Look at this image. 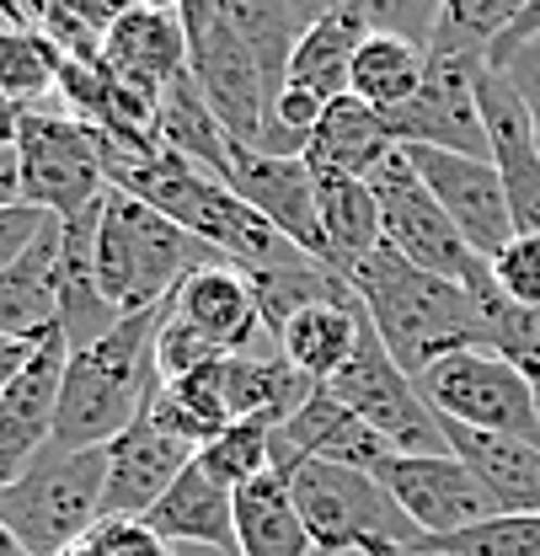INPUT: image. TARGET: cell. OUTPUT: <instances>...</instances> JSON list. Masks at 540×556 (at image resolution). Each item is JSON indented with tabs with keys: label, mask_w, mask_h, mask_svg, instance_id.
<instances>
[{
	"label": "cell",
	"mask_w": 540,
	"mask_h": 556,
	"mask_svg": "<svg viewBox=\"0 0 540 556\" xmlns=\"http://www.w3.org/2000/svg\"><path fill=\"white\" fill-rule=\"evenodd\" d=\"M353 294L364 300V316L375 327V338L391 348V358L417 380L428 364L487 348V311L466 283L439 278L417 263H406L397 247L369 252L353 274Z\"/></svg>",
	"instance_id": "1"
},
{
	"label": "cell",
	"mask_w": 540,
	"mask_h": 556,
	"mask_svg": "<svg viewBox=\"0 0 540 556\" xmlns=\"http://www.w3.org/2000/svg\"><path fill=\"white\" fill-rule=\"evenodd\" d=\"M161 316H166V305L139 311V316H124L91 348H70L54 450H108L118 433H129L150 413V396L161 386V375H155Z\"/></svg>",
	"instance_id": "2"
},
{
	"label": "cell",
	"mask_w": 540,
	"mask_h": 556,
	"mask_svg": "<svg viewBox=\"0 0 540 556\" xmlns=\"http://www.w3.org/2000/svg\"><path fill=\"white\" fill-rule=\"evenodd\" d=\"M203 263H219L199 236H188L177 219L145 199L108 188L102 193V219H97V278L102 294L118 305V316L161 311L183 289V278L199 274Z\"/></svg>",
	"instance_id": "3"
},
{
	"label": "cell",
	"mask_w": 540,
	"mask_h": 556,
	"mask_svg": "<svg viewBox=\"0 0 540 556\" xmlns=\"http://www.w3.org/2000/svg\"><path fill=\"white\" fill-rule=\"evenodd\" d=\"M289 486L322 556H386L423 535L386 492V482L369 471L338 460H300L289 466Z\"/></svg>",
	"instance_id": "4"
},
{
	"label": "cell",
	"mask_w": 540,
	"mask_h": 556,
	"mask_svg": "<svg viewBox=\"0 0 540 556\" xmlns=\"http://www.w3.org/2000/svg\"><path fill=\"white\" fill-rule=\"evenodd\" d=\"M108 450H43L22 477L0 482V525L33 556H65L97 519Z\"/></svg>",
	"instance_id": "5"
},
{
	"label": "cell",
	"mask_w": 540,
	"mask_h": 556,
	"mask_svg": "<svg viewBox=\"0 0 540 556\" xmlns=\"http://www.w3.org/2000/svg\"><path fill=\"white\" fill-rule=\"evenodd\" d=\"M369 188H375V199H380L386 247H397L406 263H417V268H428V274L466 283L476 300L492 289V263L455 230V219L428 193V182L417 177V166H412L406 150L386 155V161L369 172Z\"/></svg>",
	"instance_id": "6"
},
{
	"label": "cell",
	"mask_w": 540,
	"mask_h": 556,
	"mask_svg": "<svg viewBox=\"0 0 540 556\" xmlns=\"http://www.w3.org/2000/svg\"><path fill=\"white\" fill-rule=\"evenodd\" d=\"M417 391L444 422H461L476 433L525 439L540 444V402L519 364H508L492 348H466L417 375Z\"/></svg>",
	"instance_id": "7"
},
{
	"label": "cell",
	"mask_w": 540,
	"mask_h": 556,
	"mask_svg": "<svg viewBox=\"0 0 540 556\" xmlns=\"http://www.w3.org/2000/svg\"><path fill=\"white\" fill-rule=\"evenodd\" d=\"M16 166H22V199L54 219L91 208L108 182V139L91 124L70 118L65 108H27L16 135Z\"/></svg>",
	"instance_id": "8"
},
{
	"label": "cell",
	"mask_w": 540,
	"mask_h": 556,
	"mask_svg": "<svg viewBox=\"0 0 540 556\" xmlns=\"http://www.w3.org/2000/svg\"><path fill=\"white\" fill-rule=\"evenodd\" d=\"M327 391L353 417H364L397 455H450L444 417L423 402L417 380L391 358V348L375 338V327H364L353 358L327 380Z\"/></svg>",
	"instance_id": "9"
},
{
	"label": "cell",
	"mask_w": 540,
	"mask_h": 556,
	"mask_svg": "<svg viewBox=\"0 0 540 556\" xmlns=\"http://www.w3.org/2000/svg\"><path fill=\"white\" fill-rule=\"evenodd\" d=\"M476 70L481 60H434L428 54V75L423 86L406 97L402 108L386 113V129L397 144H423V150H455V155H487V118L476 102Z\"/></svg>",
	"instance_id": "10"
},
{
	"label": "cell",
	"mask_w": 540,
	"mask_h": 556,
	"mask_svg": "<svg viewBox=\"0 0 540 556\" xmlns=\"http://www.w3.org/2000/svg\"><path fill=\"white\" fill-rule=\"evenodd\" d=\"M417 166V177L428 182V193L444 204V214L455 219V230L472 241L476 252L492 263L514 236V208L503 193V177L487 155H455V150H423V144H402Z\"/></svg>",
	"instance_id": "11"
},
{
	"label": "cell",
	"mask_w": 540,
	"mask_h": 556,
	"mask_svg": "<svg viewBox=\"0 0 540 556\" xmlns=\"http://www.w3.org/2000/svg\"><path fill=\"white\" fill-rule=\"evenodd\" d=\"M225 182L258 208L284 241H294L305 257L332 268V252H327V236H322V199H316L322 177L305 166V155H263V150L236 144Z\"/></svg>",
	"instance_id": "12"
},
{
	"label": "cell",
	"mask_w": 540,
	"mask_h": 556,
	"mask_svg": "<svg viewBox=\"0 0 540 556\" xmlns=\"http://www.w3.org/2000/svg\"><path fill=\"white\" fill-rule=\"evenodd\" d=\"M65 364H70V338L49 332V338L33 343V358L22 364V375L0 391V482L22 477L54 444Z\"/></svg>",
	"instance_id": "13"
},
{
	"label": "cell",
	"mask_w": 540,
	"mask_h": 556,
	"mask_svg": "<svg viewBox=\"0 0 540 556\" xmlns=\"http://www.w3.org/2000/svg\"><path fill=\"white\" fill-rule=\"evenodd\" d=\"M380 482L423 535H455L498 514L487 486L476 482V471L455 450L450 455H391Z\"/></svg>",
	"instance_id": "14"
},
{
	"label": "cell",
	"mask_w": 540,
	"mask_h": 556,
	"mask_svg": "<svg viewBox=\"0 0 540 556\" xmlns=\"http://www.w3.org/2000/svg\"><path fill=\"white\" fill-rule=\"evenodd\" d=\"M199 460L193 444L166 433L155 417H139L129 433L108 444V486H102V519H145L172 482Z\"/></svg>",
	"instance_id": "15"
},
{
	"label": "cell",
	"mask_w": 540,
	"mask_h": 556,
	"mask_svg": "<svg viewBox=\"0 0 540 556\" xmlns=\"http://www.w3.org/2000/svg\"><path fill=\"white\" fill-rule=\"evenodd\" d=\"M476 102H481V118H487L492 166L503 177L514 225L540 236V139H536V124H530V108L519 102V91L492 65L476 70Z\"/></svg>",
	"instance_id": "16"
},
{
	"label": "cell",
	"mask_w": 540,
	"mask_h": 556,
	"mask_svg": "<svg viewBox=\"0 0 540 556\" xmlns=\"http://www.w3.org/2000/svg\"><path fill=\"white\" fill-rule=\"evenodd\" d=\"M188 27L177 11H150V5H129L118 16V27L102 43V65L113 70L124 86H135L145 97H161L172 80L188 75Z\"/></svg>",
	"instance_id": "17"
},
{
	"label": "cell",
	"mask_w": 540,
	"mask_h": 556,
	"mask_svg": "<svg viewBox=\"0 0 540 556\" xmlns=\"http://www.w3.org/2000/svg\"><path fill=\"white\" fill-rule=\"evenodd\" d=\"M172 311L183 321H193L203 338H214L219 353H247V348L273 338L252 278L241 268H230V263H203L199 274L183 278V289L172 294Z\"/></svg>",
	"instance_id": "18"
},
{
	"label": "cell",
	"mask_w": 540,
	"mask_h": 556,
	"mask_svg": "<svg viewBox=\"0 0 540 556\" xmlns=\"http://www.w3.org/2000/svg\"><path fill=\"white\" fill-rule=\"evenodd\" d=\"M97 219H102V199L60 219V332L70 338V348H91L124 321L97 278Z\"/></svg>",
	"instance_id": "19"
},
{
	"label": "cell",
	"mask_w": 540,
	"mask_h": 556,
	"mask_svg": "<svg viewBox=\"0 0 540 556\" xmlns=\"http://www.w3.org/2000/svg\"><path fill=\"white\" fill-rule=\"evenodd\" d=\"M145 525L172 546H209L236 556V486L209 477L199 460L172 482V492L145 514Z\"/></svg>",
	"instance_id": "20"
},
{
	"label": "cell",
	"mask_w": 540,
	"mask_h": 556,
	"mask_svg": "<svg viewBox=\"0 0 540 556\" xmlns=\"http://www.w3.org/2000/svg\"><path fill=\"white\" fill-rule=\"evenodd\" d=\"M0 332L22 343L60 332V219L0 274Z\"/></svg>",
	"instance_id": "21"
},
{
	"label": "cell",
	"mask_w": 540,
	"mask_h": 556,
	"mask_svg": "<svg viewBox=\"0 0 540 556\" xmlns=\"http://www.w3.org/2000/svg\"><path fill=\"white\" fill-rule=\"evenodd\" d=\"M397 150L402 144L386 129V113H375L359 97H338V102H327L322 124L305 139V166L316 177H369Z\"/></svg>",
	"instance_id": "22"
},
{
	"label": "cell",
	"mask_w": 540,
	"mask_h": 556,
	"mask_svg": "<svg viewBox=\"0 0 540 556\" xmlns=\"http://www.w3.org/2000/svg\"><path fill=\"white\" fill-rule=\"evenodd\" d=\"M364 327H369V316H364V300H359V294H348V300H316V305L294 311V316L273 332V343L284 348V358H289L300 375H311L316 386H327L342 364L353 358Z\"/></svg>",
	"instance_id": "23"
},
{
	"label": "cell",
	"mask_w": 540,
	"mask_h": 556,
	"mask_svg": "<svg viewBox=\"0 0 540 556\" xmlns=\"http://www.w3.org/2000/svg\"><path fill=\"white\" fill-rule=\"evenodd\" d=\"M225 391H230V413L236 417H258V422L278 428L316 396V380L300 375L284 358V348L268 338V343L247 348V353H225Z\"/></svg>",
	"instance_id": "24"
},
{
	"label": "cell",
	"mask_w": 540,
	"mask_h": 556,
	"mask_svg": "<svg viewBox=\"0 0 540 556\" xmlns=\"http://www.w3.org/2000/svg\"><path fill=\"white\" fill-rule=\"evenodd\" d=\"M236 556H316L289 471L268 466L263 477L236 486Z\"/></svg>",
	"instance_id": "25"
},
{
	"label": "cell",
	"mask_w": 540,
	"mask_h": 556,
	"mask_svg": "<svg viewBox=\"0 0 540 556\" xmlns=\"http://www.w3.org/2000/svg\"><path fill=\"white\" fill-rule=\"evenodd\" d=\"M444 433H450V450L472 466L476 482L487 486L498 514H540V444L476 433L461 422H444Z\"/></svg>",
	"instance_id": "26"
},
{
	"label": "cell",
	"mask_w": 540,
	"mask_h": 556,
	"mask_svg": "<svg viewBox=\"0 0 540 556\" xmlns=\"http://www.w3.org/2000/svg\"><path fill=\"white\" fill-rule=\"evenodd\" d=\"M155 135L166 150H177L183 161H193L203 166L209 177H230V150H236V139L225 135V124H219V113L203 102L199 80H193V70L183 75V80H172L166 91H161V113H155Z\"/></svg>",
	"instance_id": "27"
},
{
	"label": "cell",
	"mask_w": 540,
	"mask_h": 556,
	"mask_svg": "<svg viewBox=\"0 0 540 556\" xmlns=\"http://www.w3.org/2000/svg\"><path fill=\"white\" fill-rule=\"evenodd\" d=\"M369 33H375V27H369L364 16H353V11L316 16V22L300 33L294 54H289V80L305 86V91H316L322 102L348 97V75H353V60H359V49H364Z\"/></svg>",
	"instance_id": "28"
},
{
	"label": "cell",
	"mask_w": 540,
	"mask_h": 556,
	"mask_svg": "<svg viewBox=\"0 0 540 556\" xmlns=\"http://www.w3.org/2000/svg\"><path fill=\"white\" fill-rule=\"evenodd\" d=\"M316 199H322V236H327L332 268L348 278L369 252L386 247L380 199H375L369 177H322V193Z\"/></svg>",
	"instance_id": "29"
},
{
	"label": "cell",
	"mask_w": 540,
	"mask_h": 556,
	"mask_svg": "<svg viewBox=\"0 0 540 556\" xmlns=\"http://www.w3.org/2000/svg\"><path fill=\"white\" fill-rule=\"evenodd\" d=\"M145 417H155L166 433H177L183 444L203 450L219 428H230V422H236V413H230V391H225V358L203 364V369L183 375V380L155 386L150 413Z\"/></svg>",
	"instance_id": "30"
},
{
	"label": "cell",
	"mask_w": 540,
	"mask_h": 556,
	"mask_svg": "<svg viewBox=\"0 0 540 556\" xmlns=\"http://www.w3.org/2000/svg\"><path fill=\"white\" fill-rule=\"evenodd\" d=\"M423 75H428V49L423 43L397 38V33H369L359 60H353V75H348V97L369 102L375 113H391L423 86Z\"/></svg>",
	"instance_id": "31"
},
{
	"label": "cell",
	"mask_w": 540,
	"mask_h": 556,
	"mask_svg": "<svg viewBox=\"0 0 540 556\" xmlns=\"http://www.w3.org/2000/svg\"><path fill=\"white\" fill-rule=\"evenodd\" d=\"M530 0H439L428 54L434 60H481L508 38V27L525 16Z\"/></svg>",
	"instance_id": "32"
},
{
	"label": "cell",
	"mask_w": 540,
	"mask_h": 556,
	"mask_svg": "<svg viewBox=\"0 0 540 556\" xmlns=\"http://www.w3.org/2000/svg\"><path fill=\"white\" fill-rule=\"evenodd\" d=\"M225 16H230V27L241 33V43L252 49L268 97H278V86L289 80V54H294V43H300V33H305L300 5H294V0H230Z\"/></svg>",
	"instance_id": "33"
},
{
	"label": "cell",
	"mask_w": 540,
	"mask_h": 556,
	"mask_svg": "<svg viewBox=\"0 0 540 556\" xmlns=\"http://www.w3.org/2000/svg\"><path fill=\"white\" fill-rule=\"evenodd\" d=\"M60 65H65V54H60L38 27L0 22V91H5L11 102L38 108L43 97H54Z\"/></svg>",
	"instance_id": "34"
},
{
	"label": "cell",
	"mask_w": 540,
	"mask_h": 556,
	"mask_svg": "<svg viewBox=\"0 0 540 556\" xmlns=\"http://www.w3.org/2000/svg\"><path fill=\"white\" fill-rule=\"evenodd\" d=\"M412 556H540V514H492L455 535H417Z\"/></svg>",
	"instance_id": "35"
},
{
	"label": "cell",
	"mask_w": 540,
	"mask_h": 556,
	"mask_svg": "<svg viewBox=\"0 0 540 556\" xmlns=\"http://www.w3.org/2000/svg\"><path fill=\"white\" fill-rule=\"evenodd\" d=\"M135 0H49L38 16V33L65 54V60H102L108 33Z\"/></svg>",
	"instance_id": "36"
},
{
	"label": "cell",
	"mask_w": 540,
	"mask_h": 556,
	"mask_svg": "<svg viewBox=\"0 0 540 556\" xmlns=\"http://www.w3.org/2000/svg\"><path fill=\"white\" fill-rule=\"evenodd\" d=\"M199 466L225 486H247L273 466V428L258 417H236L230 428H219L199 450Z\"/></svg>",
	"instance_id": "37"
},
{
	"label": "cell",
	"mask_w": 540,
	"mask_h": 556,
	"mask_svg": "<svg viewBox=\"0 0 540 556\" xmlns=\"http://www.w3.org/2000/svg\"><path fill=\"white\" fill-rule=\"evenodd\" d=\"M294 5H300L305 27L327 11H353L375 33H397V38H412L423 49H428V33H434V16H439V0H294Z\"/></svg>",
	"instance_id": "38"
},
{
	"label": "cell",
	"mask_w": 540,
	"mask_h": 556,
	"mask_svg": "<svg viewBox=\"0 0 540 556\" xmlns=\"http://www.w3.org/2000/svg\"><path fill=\"white\" fill-rule=\"evenodd\" d=\"M481 311H487V348L503 353L508 364H519L530 375V386H540V311L508 305L498 289L481 294Z\"/></svg>",
	"instance_id": "39"
},
{
	"label": "cell",
	"mask_w": 540,
	"mask_h": 556,
	"mask_svg": "<svg viewBox=\"0 0 540 556\" xmlns=\"http://www.w3.org/2000/svg\"><path fill=\"white\" fill-rule=\"evenodd\" d=\"M214 358H225L214 338H203L193 321H183L172 305H166V316H161V332H155V375H161V386L166 380H183V375H193L203 364H214Z\"/></svg>",
	"instance_id": "40"
},
{
	"label": "cell",
	"mask_w": 540,
	"mask_h": 556,
	"mask_svg": "<svg viewBox=\"0 0 540 556\" xmlns=\"http://www.w3.org/2000/svg\"><path fill=\"white\" fill-rule=\"evenodd\" d=\"M492 289H498L508 305L540 311V236L519 230V236L492 257Z\"/></svg>",
	"instance_id": "41"
},
{
	"label": "cell",
	"mask_w": 540,
	"mask_h": 556,
	"mask_svg": "<svg viewBox=\"0 0 540 556\" xmlns=\"http://www.w3.org/2000/svg\"><path fill=\"white\" fill-rule=\"evenodd\" d=\"M65 556H172V541H161L145 519H97Z\"/></svg>",
	"instance_id": "42"
},
{
	"label": "cell",
	"mask_w": 540,
	"mask_h": 556,
	"mask_svg": "<svg viewBox=\"0 0 540 556\" xmlns=\"http://www.w3.org/2000/svg\"><path fill=\"white\" fill-rule=\"evenodd\" d=\"M492 70L519 91V102L530 108V124H536V139H540V38L536 43H519V49L503 54V60H492Z\"/></svg>",
	"instance_id": "43"
},
{
	"label": "cell",
	"mask_w": 540,
	"mask_h": 556,
	"mask_svg": "<svg viewBox=\"0 0 540 556\" xmlns=\"http://www.w3.org/2000/svg\"><path fill=\"white\" fill-rule=\"evenodd\" d=\"M54 214H43L38 204H11V208H0V274L43 236V225H49Z\"/></svg>",
	"instance_id": "44"
},
{
	"label": "cell",
	"mask_w": 540,
	"mask_h": 556,
	"mask_svg": "<svg viewBox=\"0 0 540 556\" xmlns=\"http://www.w3.org/2000/svg\"><path fill=\"white\" fill-rule=\"evenodd\" d=\"M536 38H540V0H530V5H525V16L508 27V38H503V43L487 54V65H492V60H503V54H514L519 43H536Z\"/></svg>",
	"instance_id": "45"
},
{
	"label": "cell",
	"mask_w": 540,
	"mask_h": 556,
	"mask_svg": "<svg viewBox=\"0 0 540 556\" xmlns=\"http://www.w3.org/2000/svg\"><path fill=\"white\" fill-rule=\"evenodd\" d=\"M27 358H33V343H22V338H5V332H0V391L22 375V364H27Z\"/></svg>",
	"instance_id": "46"
},
{
	"label": "cell",
	"mask_w": 540,
	"mask_h": 556,
	"mask_svg": "<svg viewBox=\"0 0 540 556\" xmlns=\"http://www.w3.org/2000/svg\"><path fill=\"white\" fill-rule=\"evenodd\" d=\"M27 204L22 199V166H16V150H0V208Z\"/></svg>",
	"instance_id": "47"
},
{
	"label": "cell",
	"mask_w": 540,
	"mask_h": 556,
	"mask_svg": "<svg viewBox=\"0 0 540 556\" xmlns=\"http://www.w3.org/2000/svg\"><path fill=\"white\" fill-rule=\"evenodd\" d=\"M22 118H27V108H22V102H11V97L0 91V150H16Z\"/></svg>",
	"instance_id": "48"
},
{
	"label": "cell",
	"mask_w": 540,
	"mask_h": 556,
	"mask_svg": "<svg viewBox=\"0 0 540 556\" xmlns=\"http://www.w3.org/2000/svg\"><path fill=\"white\" fill-rule=\"evenodd\" d=\"M0 556H33V552H27V546H22V541L5 530V525H0Z\"/></svg>",
	"instance_id": "49"
},
{
	"label": "cell",
	"mask_w": 540,
	"mask_h": 556,
	"mask_svg": "<svg viewBox=\"0 0 540 556\" xmlns=\"http://www.w3.org/2000/svg\"><path fill=\"white\" fill-rule=\"evenodd\" d=\"M135 5H150V11H177V16H183V5H188V0H135Z\"/></svg>",
	"instance_id": "50"
},
{
	"label": "cell",
	"mask_w": 540,
	"mask_h": 556,
	"mask_svg": "<svg viewBox=\"0 0 540 556\" xmlns=\"http://www.w3.org/2000/svg\"><path fill=\"white\" fill-rule=\"evenodd\" d=\"M16 11H22V0H0V22H16Z\"/></svg>",
	"instance_id": "51"
},
{
	"label": "cell",
	"mask_w": 540,
	"mask_h": 556,
	"mask_svg": "<svg viewBox=\"0 0 540 556\" xmlns=\"http://www.w3.org/2000/svg\"><path fill=\"white\" fill-rule=\"evenodd\" d=\"M536 402H540V386H536Z\"/></svg>",
	"instance_id": "52"
}]
</instances>
